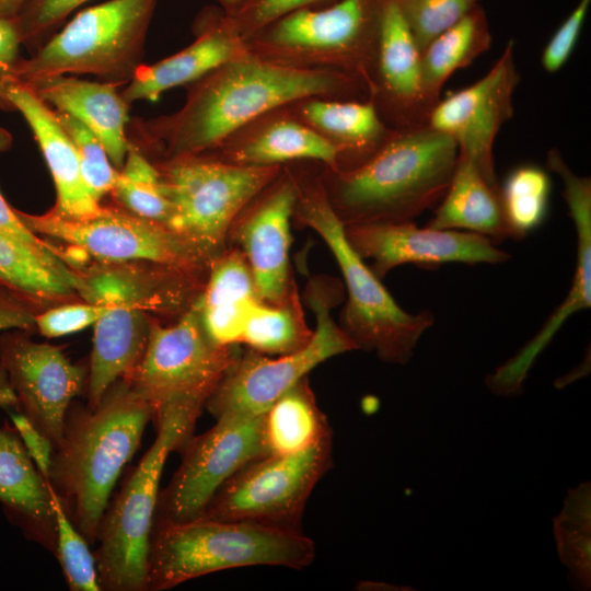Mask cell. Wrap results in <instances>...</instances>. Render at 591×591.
<instances>
[{
	"instance_id": "ba28073f",
	"label": "cell",
	"mask_w": 591,
	"mask_h": 591,
	"mask_svg": "<svg viewBox=\"0 0 591 591\" xmlns=\"http://www.w3.org/2000/svg\"><path fill=\"white\" fill-rule=\"evenodd\" d=\"M383 0H336L288 13L245 39L246 48L277 63L336 70L374 90Z\"/></svg>"
},
{
	"instance_id": "44dd1931",
	"label": "cell",
	"mask_w": 591,
	"mask_h": 591,
	"mask_svg": "<svg viewBox=\"0 0 591 591\" xmlns=\"http://www.w3.org/2000/svg\"><path fill=\"white\" fill-rule=\"evenodd\" d=\"M78 271L81 300L107 305L134 304L148 312L183 314L205 283L199 277L151 263H94Z\"/></svg>"
},
{
	"instance_id": "1f68e13d",
	"label": "cell",
	"mask_w": 591,
	"mask_h": 591,
	"mask_svg": "<svg viewBox=\"0 0 591 591\" xmlns=\"http://www.w3.org/2000/svg\"><path fill=\"white\" fill-rule=\"evenodd\" d=\"M491 33L478 4L453 26L434 37L420 53L422 96L431 108L439 102L445 81L489 49Z\"/></svg>"
},
{
	"instance_id": "b9f144b4",
	"label": "cell",
	"mask_w": 591,
	"mask_h": 591,
	"mask_svg": "<svg viewBox=\"0 0 591 591\" xmlns=\"http://www.w3.org/2000/svg\"><path fill=\"white\" fill-rule=\"evenodd\" d=\"M89 0H30L15 16L21 44L39 46L77 8Z\"/></svg>"
},
{
	"instance_id": "5bb4252c",
	"label": "cell",
	"mask_w": 591,
	"mask_h": 591,
	"mask_svg": "<svg viewBox=\"0 0 591 591\" xmlns=\"http://www.w3.org/2000/svg\"><path fill=\"white\" fill-rule=\"evenodd\" d=\"M263 415L218 417L210 429L192 436L181 447L182 462L167 486L160 490L154 524L179 523L200 517L236 472L267 455Z\"/></svg>"
},
{
	"instance_id": "8d00e7d4",
	"label": "cell",
	"mask_w": 591,
	"mask_h": 591,
	"mask_svg": "<svg viewBox=\"0 0 591 591\" xmlns=\"http://www.w3.org/2000/svg\"><path fill=\"white\" fill-rule=\"evenodd\" d=\"M500 188L507 220L518 240H522L546 217L549 176L536 165H521L510 172Z\"/></svg>"
},
{
	"instance_id": "8fae6325",
	"label": "cell",
	"mask_w": 591,
	"mask_h": 591,
	"mask_svg": "<svg viewBox=\"0 0 591 591\" xmlns=\"http://www.w3.org/2000/svg\"><path fill=\"white\" fill-rule=\"evenodd\" d=\"M36 234L65 243L74 266L83 257L94 263H151L202 278L208 264L167 225L137 217L124 209L104 207L88 219H70L53 209L42 215L18 210Z\"/></svg>"
},
{
	"instance_id": "816d5d0a",
	"label": "cell",
	"mask_w": 591,
	"mask_h": 591,
	"mask_svg": "<svg viewBox=\"0 0 591 591\" xmlns=\"http://www.w3.org/2000/svg\"><path fill=\"white\" fill-rule=\"evenodd\" d=\"M224 14H230L237 10L246 0H215Z\"/></svg>"
},
{
	"instance_id": "52a82bcc",
	"label": "cell",
	"mask_w": 591,
	"mask_h": 591,
	"mask_svg": "<svg viewBox=\"0 0 591 591\" xmlns=\"http://www.w3.org/2000/svg\"><path fill=\"white\" fill-rule=\"evenodd\" d=\"M159 0H107L73 16L21 58L8 82L26 84L61 74H93L127 84L143 63L144 44Z\"/></svg>"
},
{
	"instance_id": "6da1fadb",
	"label": "cell",
	"mask_w": 591,
	"mask_h": 591,
	"mask_svg": "<svg viewBox=\"0 0 591 591\" xmlns=\"http://www.w3.org/2000/svg\"><path fill=\"white\" fill-rule=\"evenodd\" d=\"M185 88L178 111L130 120L129 141L161 159L199 154L259 116L302 99L370 100L368 86L354 76L277 63L247 48Z\"/></svg>"
},
{
	"instance_id": "681fc988",
	"label": "cell",
	"mask_w": 591,
	"mask_h": 591,
	"mask_svg": "<svg viewBox=\"0 0 591 591\" xmlns=\"http://www.w3.org/2000/svg\"><path fill=\"white\" fill-rule=\"evenodd\" d=\"M590 371V355H588V358H584L579 367H576L571 372L567 373L566 375L557 379L555 381V386L557 389H563L570 384L571 382L580 379L581 376H584Z\"/></svg>"
},
{
	"instance_id": "484cf974",
	"label": "cell",
	"mask_w": 591,
	"mask_h": 591,
	"mask_svg": "<svg viewBox=\"0 0 591 591\" xmlns=\"http://www.w3.org/2000/svg\"><path fill=\"white\" fill-rule=\"evenodd\" d=\"M287 108L337 149L338 165L334 170L360 165L394 131L381 118L372 100L312 96L293 102Z\"/></svg>"
},
{
	"instance_id": "f907efd6",
	"label": "cell",
	"mask_w": 591,
	"mask_h": 591,
	"mask_svg": "<svg viewBox=\"0 0 591 591\" xmlns=\"http://www.w3.org/2000/svg\"><path fill=\"white\" fill-rule=\"evenodd\" d=\"M30 0H0V16L15 18Z\"/></svg>"
},
{
	"instance_id": "277c9868",
	"label": "cell",
	"mask_w": 591,
	"mask_h": 591,
	"mask_svg": "<svg viewBox=\"0 0 591 591\" xmlns=\"http://www.w3.org/2000/svg\"><path fill=\"white\" fill-rule=\"evenodd\" d=\"M297 183L293 217L312 229L329 248L341 273L347 301L339 326L358 349L374 352L387 363L405 364L434 316L424 310H403L349 244L345 224L332 207L320 172L291 164Z\"/></svg>"
},
{
	"instance_id": "74e56055",
	"label": "cell",
	"mask_w": 591,
	"mask_h": 591,
	"mask_svg": "<svg viewBox=\"0 0 591 591\" xmlns=\"http://www.w3.org/2000/svg\"><path fill=\"white\" fill-rule=\"evenodd\" d=\"M55 520V546L68 587L72 591H100L96 560L89 542L73 525L60 497L49 482Z\"/></svg>"
},
{
	"instance_id": "603a6c76",
	"label": "cell",
	"mask_w": 591,
	"mask_h": 591,
	"mask_svg": "<svg viewBox=\"0 0 591 591\" xmlns=\"http://www.w3.org/2000/svg\"><path fill=\"white\" fill-rule=\"evenodd\" d=\"M22 85L54 111L66 113L88 127L104 146L115 169L123 167L129 148L130 104L117 90L119 84L61 74Z\"/></svg>"
},
{
	"instance_id": "cb8c5ba5",
	"label": "cell",
	"mask_w": 591,
	"mask_h": 591,
	"mask_svg": "<svg viewBox=\"0 0 591 591\" xmlns=\"http://www.w3.org/2000/svg\"><path fill=\"white\" fill-rule=\"evenodd\" d=\"M195 40L152 65H141L121 92L129 104L157 102L170 89L187 86L246 49L245 42L223 23L220 12H202Z\"/></svg>"
},
{
	"instance_id": "ab89813d",
	"label": "cell",
	"mask_w": 591,
	"mask_h": 591,
	"mask_svg": "<svg viewBox=\"0 0 591 591\" xmlns=\"http://www.w3.org/2000/svg\"><path fill=\"white\" fill-rule=\"evenodd\" d=\"M419 53L479 4V0H396Z\"/></svg>"
},
{
	"instance_id": "836d02e7",
	"label": "cell",
	"mask_w": 591,
	"mask_h": 591,
	"mask_svg": "<svg viewBox=\"0 0 591 591\" xmlns=\"http://www.w3.org/2000/svg\"><path fill=\"white\" fill-rule=\"evenodd\" d=\"M312 336L294 283L280 303L259 300L253 305L241 344L263 355L282 356L302 349Z\"/></svg>"
},
{
	"instance_id": "bcb514c9",
	"label": "cell",
	"mask_w": 591,
	"mask_h": 591,
	"mask_svg": "<svg viewBox=\"0 0 591 591\" xmlns=\"http://www.w3.org/2000/svg\"><path fill=\"white\" fill-rule=\"evenodd\" d=\"M37 312L39 311L33 303L0 282V332H28L36 328Z\"/></svg>"
},
{
	"instance_id": "8992f818",
	"label": "cell",
	"mask_w": 591,
	"mask_h": 591,
	"mask_svg": "<svg viewBox=\"0 0 591 591\" xmlns=\"http://www.w3.org/2000/svg\"><path fill=\"white\" fill-rule=\"evenodd\" d=\"M205 406L193 402L172 403L157 410V437L106 508L100 522V545L94 554L102 590L144 591L151 535L160 479L169 457L193 436Z\"/></svg>"
},
{
	"instance_id": "5b68a950",
	"label": "cell",
	"mask_w": 591,
	"mask_h": 591,
	"mask_svg": "<svg viewBox=\"0 0 591 591\" xmlns=\"http://www.w3.org/2000/svg\"><path fill=\"white\" fill-rule=\"evenodd\" d=\"M315 554L314 542L301 530L205 517L157 523L151 535L147 590H166L241 567L303 569L313 563Z\"/></svg>"
},
{
	"instance_id": "4dcf8cb0",
	"label": "cell",
	"mask_w": 591,
	"mask_h": 591,
	"mask_svg": "<svg viewBox=\"0 0 591 591\" xmlns=\"http://www.w3.org/2000/svg\"><path fill=\"white\" fill-rule=\"evenodd\" d=\"M0 502L23 530L43 544L55 545L49 480L27 454L19 434L0 429Z\"/></svg>"
},
{
	"instance_id": "7c38bea8",
	"label": "cell",
	"mask_w": 591,
	"mask_h": 591,
	"mask_svg": "<svg viewBox=\"0 0 591 591\" xmlns=\"http://www.w3.org/2000/svg\"><path fill=\"white\" fill-rule=\"evenodd\" d=\"M240 354L239 345L220 346L208 337L194 302L171 325L152 321L144 354L124 380L150 404L152 416L172 403L205 406Z\"/></svg>"
},
{
	"instance_id": "e0dca14e",
	"label": "cell",
	"mask_w": 591,
	"mask_h": 591,
	"mask_svg": "<svg viewBox=\"0 0 591 591\" xmlns=\"http://www.w3.org/2000/svg\"><path fill=\"white\" fill-rule=\"evenodd\" d=\"M346 237L381 280L397 266L438 268L447 263L501 264L510 255L488 237L460 230L418 228L414 221L345 225Z\"/></svg>"
},
{
	"instance_id": "f35d334b",
	"label": "cell",
	"mask_w": 591,
	"mask_h": 591,
	"mask_svg": "<svg viewBox=\"0 0 591 591\" xmlns=\"http://www.w3.org/2000/svg\"><path fill=\"white\" fill-rule=\"evenodd\" d=\"M54 112L76 148L89 190L101 202L113 189L118 171L112 164L100 139L88 127L66 113Z\"/></svg>"
},
{
	"instance_id": "3957f363",
	"label": "cell",
	"mask_w": 591,
	"mask_h": 591,
	"mask_svg": "<svg viewBox=\"0 0 591 591\" xmlns=\"http://www.w3.org/2000/svg\"><path fill=\"white\" fill-rule=\"evenodd\" d=\"M459 158L449 136L428 126L394 129L367 161L350 170L321 165L328 200L345 225L406 222L443 198Z\"/></svg>"
},
{
	"instance_id": "4316f807",
	"label": "cell",
	"mask_w": 591,
	"mask_h": 591,
	"mask_svg": "<svg viewBox=\"0 0 591 591\" xmlns=\"http://www.w3.org/2000/svg\"><path fill=\"white\" fill-rule=\"evenodd\" d=\"M262 300L242 252L228 245L209 265L195 301L208 337L220 346L241 345L253 305Z\"/></svg>"
},
{
	"instance_id": "9a60e30c",
	"label": "cell",
	"mask_w": 591,
	"mask_h": 591,
	"mask_svg": "<svg viewBox=\"0 0 591 591\" xmlns=\"http://www.w3.org/2000/svg\"><path fill=\"white\" fill-rule=\"evenodd\" d=\"M521 76L510 40L493 68L478 81L431 108L427 126L454 140L459 153L466 157L493 186L499 187L493 147L500 128L513 116V93Z\"/></svg>"
},
{
	"instance_id": "f5cc1de1",
	"label": "cell",
	"mask_w": 591,
	"mask_h": 591,
	"mask_svg": "<svg viewBox=\"0 0 591 591\" xmlns=\"http://www.w3.org/2000/svg\"><path fill=\"white\" fill-rule=\"evenodd\" d=\"M0 109L1 111H16L12 102L7 95L5 83L0 80Z\"/></svg>"
},
{
	"instance_id": "c3c4849f",
	"label": "cell",
	"mask_w": 591,
	"mask_h": 591,
	"mask_svg": "<svg viewBox=\"0 0 591 591\" xmlns=\"http://www.w3.org/2000/svg\"><path fill=\"white\" fill-rule=\"evenodd\" d=\"M0 231L13 235L30 244L47 247L58 248L53 244H48L47 241L39 237L34 231H32L20 218L15 208L11 207L2 194L0 193Z\"/></svg>"
},
{
	"instance_id": "f546056e",
	"label": "cell",
	"mask_w": 591,
	"mask_h": 591,
	"mask_svg": "<svg viewBox=\"0 0 591 591\" xmlns=\"http://www.w3.org/2000/svg\"><path fill=\"white\" fill-rule=\"evenodd\" d=\"M426 227L477 233L495 244L518 240L506 217L500 186L490 185L460 153L449 187Z\"/></svg>"
},
{
	"instance_id": "e575fe53",
	"label": "cell",
	"mask_w": 591,
	"mask_h": 591,
	"mask_svg": "<svg viewBox=\"0 0 591 591\" xmlns=\"http://www.w3.org/2000/svg\"><path fill=\"white\" fill-rule=\"evenodd\" d=\"M553 532L559 560L567 567L569 581L578 590L591 587V484L570 488L560 512L553 518Z\"/></svg>"
},
{
	"instance_id": "d590c367",
	"label": "cell",
	"mask_w": 591,
	"mask_h": 591,
	"mask_svg": "<svg viewBox=\"0 0 591 591\" xmlns=\"http://www.w3.org/2000/svg\"><path fill=\"white\" fill-rule=\"evenodd\" d=\"M109 194L124 210L169 227L172 205L164 192L159 171L131 141Z\"/></svg>"
},
{
	"instance_id": "7a4b0ae2",
	"label": "cell",
	"mask_w": 591,
	"mask_h": 591,
	"mask_svg": "<svg viewBox=\"0 0 591 591\" xmlns=\"http://www.w3.org/2000/svg\"><path fill=\"white\" fill-rule=\"evenodd\" d=\"M151 419L150 404L124 379L97 405L70 406L48 480L89 543L96 542L114 486Z\"/></svg>"
},
{
	"instance_id": "30bf717a",
	"label": "cell",
	"mask_w": 591,
	"mask_h": 591,
	"mask_svg": "<svg viewBox=\"0 0 591 591\" xmlns=\"http://www.w3.org/2000/svg\"><path fill=\"white\" fill-rule=\"evenodd\" d=\"M344 289L332 277H312L305 288L306 305L314 312L316 327L302 349L273 358L247 348L241 351L205 407L215 417L260 416L290 387L326 360L357 350L354 341L332 316Z\"/></svg>"
},
{
	"instance_id": "f6af8a7d",
	"label": "cell",
	"mask_w": 591,
	"mask_h": 591,
	"mask_svg": "<svg viewBox=\"0 0 591 591\" xmlns=\"http://www.w3.org/2000/svg\"><path fill=\"white\" fill-rule=\"evenodd\" d=\"M10 418L27 454L48 480L54 453L51 441L23 413L14 410Z\"/></svg>"
},
{
	"instance_id": "7402d4cb",
	"label": "cell",
	"mask_w": 591,
	"mask_h": 591,
	"mask_svg": "<svg viewBox=\"0 0 591 591\" xmlns=\"http://www.w3.org/2000/svg\"><path fill=\"white\" fill-rule=\"evenodd\" d=\"M245 166H274L311 161L328 169L338 165V151L326 139L283 107L243 126L217 148L204 152Z\"/></svg>"
},
{
	"instance_id": "4fadbf2b",
	"label": "cell",
	"mask_w": 591,
	"mask_h": 591,
	"mask_svg": "<svg viewBox=\"0 0 591 591\" xmlns=\"http://www.w3.org/2000/svg\"><path fill=\"white\" fill-rule=\"evenodd\" d=\"M333 464V436L292 454H269L236 472L200 517L300 530L306 501Z\"/></svg>"
},
{
	"instance_id": "60d3db41",
	"label": "cell",
	"mask_w": 591,
	"mask_h": 591,
	"mask_svg": "<svg viewBox=\"0 0 591 591\" xmlns=\"http://www.w3.org/2000/svg\"><path fill=\"white\" fill-rule=\"evenodd\" d=\"M336 0H246L230 14L221 11L223 23L243 40L275 20L293 11L324 5Z\"/></svg>"
},
{
	"instance_id": "d6a6232c",
	"label": "cell",
	"mask_w": 591,
	"mask_h": 591,
	"mask_svg": "<svg viewBox=\"0 0 591 591\" xmlns=\"http://www.w3.org/2000/svg\"><path fill=\"white\" fill-rule=\"evenodd\" d=\"M332 436L308 376L279 396L263 415L267 455L292 454Z\"/></svg>"
},
{
	"instance_id": "ee69618b",
	"label": "cell",
	"mask_w": 591,
	"mask_h": 591,
	"mask_svg": "<svg viewBox=\"0 0 591 591\" xmlns=\"http://www.w3.org/2000/svg\"><path fill=\"white\" fill-rule=\"evenodd\" d=\"M591 0H580L556 30L542 53V67L549 73L557 72L570 58L581 33Z\"/></svg>"
},
{
	"instance_id": "d4e9b609",
	"label": "cell",
	"mask_w": 591,
	"mask_h": 591,
	"mask_svg": "<svg viewBox=\"0 0 591 591\" xmlns=\"http://www.w3.org/2000/svg\"><path fill=\"white\" fill-rule=\"evenodd\" d=\"M5 88L9 100L33 131L50 171L56 189V204L51 209L62 217L79 220L102 212L104 206L89 190L76 148L54 109L22 84L7 82Z\"/></svg>"
},
{
	"instance_id": "ac0fdd59",
	"label": "cell",
	"mask_w": 591,
	"mask_h": 591,
	"mask_svg": "<svg viewBox=\"0 0 591 591\" xmlns=\"http://www.w3.org/2000/svg\"><path fill=\"white\" fill-rule=\"evenodd\" d=\"M546 166L563 182V196L575 224V274L567 297L541 329L513 357L486 375L485 384L496 396L513 397L522 394L530 370L566 320L591 306V179L577 175L558 151L547 155Z\"/></svg>"
},
{
	"instance_id": "7bdbcfd3",
	"label": "cell",
	"mask_w": 591,
	"mask_h": 591,
	"mask_svg": "<svg viewBox=\"0 0 591 591\" xmlns=\"http://www.w3.org/2000/svg\"><path fill=\"white\" fill-rule=\"evenodd\" d=\"M109 309L107 304L88 302H63L35 315V327L47 337H60L80 332L91 325Z\"/></svg>"
},
{
	"instance_id": "d6986e66",
	"label": "cell",
	"mask_w": 591,
	"mask_h": 591,
	"mask_svg": "<svg viewBox=\"0 0 591 591\" xmlns=\"http://www.w3.org/2000/svg\"><path fill=\"white\" fill-rule=\"evenodd\" d=\"M297 198L291 164L236 217L228 236L245 257L262 301L277 304L294 285L290 276V225Z\"/></svg>"
},
{
	"instance_id": "f1b7e54d",
	"label": "cell",
	"mask_w": 591,
	"mask_h": 591,
	"mask_svg": "<svg viewBox=\"0 0 591 591\" xmlns=\"http://www.w3.org/2000/svg\"><path fill=\"white\" fill-rule=\"evenodd\" d=\"M0 282L38 310L80 299L79 271L59 248L39 247L0 231Z\"/></svg>"
},
{
	"instance_id": "ffe728a7",
	"label": "cell",
	"mask_w": 591,
	"mask_h": 591,
	"mask_svg": "<svg viewBox=\"0 0 591 591\" xmlns=\"http://www.w3.org/2000/svg\"><path fill=\"white\" fill-rule=\"evenodd\" d=\"M419 56L396 0H383L371 100L392 129L427 126Z\"/></svg>"
},
{
	"instance_id": "83f0119b",
	"label": "cell",
	"mask_w": 591,
	"mask_h": 591,
	"mask_svg": "<svg viewBox=\"0 0 591 591\" xmlns=\"http://www.w3.org/2000/svg\"><path fill=\"white\" fill-rule=\"evenodd\" d=\"M153 318L134 304H109L96 321L88 374V405L99 404L117 381L127 379L139 364Z\"/></svg>"
},
{
	"instance_id": "2e32d148",
	"label": "cell",
	"mask_w": 591,
	"mask_h": 591,
	"mask_svg": "<svg viewBox=\"0 0 591 591\" xmlns=\"http://www.w3.org/2000/svg\"><path fill=\"white\" fill-rule=\"evenodd\" d=\"M21 329L0 337V363L23 413L53 443H59L67 413L88 383L89 370L54 345L36 343Z\"/></svg>"
},
{
	"instance_id": "7dc6e473",
	"label": "cell",
	"mask_w": 591,
	"mask_h": 591,
	"mask_svg": "<svg viewBox=\"0 0 591 591\" xmlns=\"http://www.w3.org/2000/svg\"><path fill=\"white\" fill-rule=\"evenodd\" d=\"M21 39L14 19L0 16V80L7 83L21 59Z\"/></svg>"
},
{
	"instance_id": "db71d44e",
	"label": "cell",
	"mask_w": 591,
	"mask_h": 591,
	"mask_svg": "<svg viewBox=\"0 0 591 591\" xmlns=\"http://www.w3.org/2000/svg\"><path fill=\"white\" fill-rule=\"evenodd\" d=\"M12 135L0 126V153L8 151L12 147Z\"/></svg>"
},
{
	"instance_id": "9c48e42d",
	"label": "cell",
	"mask_w": 591,
	"mask_h": 591,
	"mask_svg": "<svg viewBox=\"0 0 591 591\" xmlns=\"http://www.w3.org/2000/svg\"><path fill=\"white\" fill-rule=\"evenodd\" d=\"M153 163L172 205L169 228L208 266L228 246L236 217L283 169L237 165L207 153Z\"/></svg>"
}]
</instances>
